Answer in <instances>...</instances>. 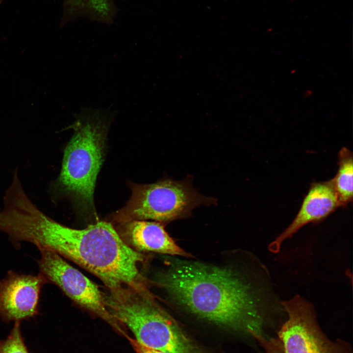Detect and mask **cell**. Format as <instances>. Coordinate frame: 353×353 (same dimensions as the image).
Wrapping results in <instances>:
<instances>
[{
    "mask_svg": "<svg viewBox=\"0 0 353 353\" xmlns=\"http://www.w3.org/2000/svg\"><path fill=\"white\" fill-rule=\"evenodd\" d=\"M20 323L15 322L6 339L0 341V353H30L22 335Z\"/></svg>",
    "mask_w": 353,
    "mask_h": 353,
    "instance_id": "cell-13",
    "label": "cell"
},
{
    "mask_svg": "<svg viewBox=\"0 0 353 353\" xmlns=\"http://www.w3.org/2000/svg\"><path fill=\"white\" fill-rule=\"evenodd\" d=\"M122 239L136 251L191 257L178 246L158 222L133 220L120 225Z\"/></svg>",
    "mask_w": 353,
    "mask_h": 353,
    "instance_id": "cell-10",
    "label": "cell"
},
{
    "mask_svg": "<svg viewBox=\"0 0 353 353\" xmlns=\"http://www.w3.org/2000/svg\"><path fill=\"white\" fill-rule=\"evenodd\" d=\"M39 250V273L47 282L57 285L74 302L105 321L121 335L126 339L129 336L126 328L108 309L104 294L96 285L57 252L46 249Z\"/></svg>",
    "mask_w": 353,
    "mask_h": 353,
    "instance_id": "cell-7",
    "label": "cell"
},
{
    "mask_svg": "<svg viewBox=\"0 0 353 353\" xmlns=\"http://www.w3.org/2000/svg\"><path fill=\"white\" fill-rule=\"evenodd\" d=\"M338 157L337 172L330 181L341 206H346L353 201V153L343 147L339 151Z\"/></svg>",
    "mask_w": 353,
    "mask_h": 353,
    "instance_id": "cell-11",
    "label": "cell"
},
{
    "mask_svg": "<svg viewBox=\"0 0 353 353\" xmlns=\"http://www.w3.org/2000/svg\"><path fill=\"white\" fill-rule=\"evenodd\" d=\"M286 319L277 330L284 353H353L349 342L330 339L321 328L313 305L300 295L281 303Z\"/></svg>",
    "mask_w": 353,
    "mask_h": 353,
    "instance_id": "cell-6",
    "label": "cell"
},
{
    "mask_svg": "<svg viewBox=\"0 0 353 353\" xmlns=\"http://www.w3.org/2000/svg\"><path fill=\"white\" fill-rule=\"evenodd\" d=\"M65 4L71 11L87 10L102 20L108 19L111 13L110 0H65Z\"/></svg>",
    "mask_w": 353,
    "mask_h": 353,
    "instance_id": "cell-12",
    "label": "cell"
},
{
    "mask_svg": "<svg viewBox=\"0 0 353 353\" xmlns=\"http://www.w3.org/2000/svg\"><path fill=\"white\" fill-rule=\"evenodd\" d=\"M233 270L197 262L173 265L158 283L195 316L240 334L269 337L277 329L267 302Z\"/></svg>",
    "mask_w": 353,
    "mask_h": 353,
    "instance_id": "cell-1",
    "label": "cell"
},
{
    "mask_svg": "<svg viewBox=\"0 0 353 353\" xmlns=\"http://www.w3.org/2000/svg\"><path fill=\"white\" fill-rule=\"evenodd\" d=\"M28 236L39 250L53 251L92 273L108 290L146 285L138 268L145 257L130 247L110 223L99 221L77 229L42 213L31 223Z\"/></svg>",
    "mask_w": 353,
    "mask_h": 353,
    "instance_id": "cell-2",
    "label": "cell"
},
{
    "mask_svg": "<svg viewBox=\"0 0 353 353\" xmlns=\"http://www.w3.org/2000/svg\"><path fill=\"white\" fill-rule=\"evenodd\" d=\"M127 339L136 353H166L157 350L147 347L139 343L134 338L129 337Z\"/></svg>",
    "mask_w": 353,
    "mask_h": 353,
    "instance_id": "cell-15",
    "label": "cell"
},
{
    "mask_svg": "<svg viewBox=\"0 0 353 353\" xmlns=\"http://www.w3.org/2000/svg\"><path fill=\"white\" fill-rule=\"evenodd\" d=\"M71 125L74 135L64 150L60 173L52 193L70 197L84 215H96L94 192L103 162L106 135L114 113L83 108Z\"/></svg>",
    "mask_w": 353,
    "mask_h": 353,
    "instance_id": "cell-3",
    "label": "cell"
},
{
    "mask_svg": "<svg viewBox=\"0 0 353 353\" xmlns=\"http://www.w3.org/2000/svg\"><path fill=\"white\" fill-rule=\"evenodd\" d=\"M6 0H0V5L2 4Z\"/></svg>",
    "mask_w": 353,
    "mask_h": 353,
    "instance_id": "cell-16",
    "label": "cell"
},
{
    "mask_svg": "<svg viewBox=\"0 0 353 353\" xmlns=\"http://www.w3.org/2000/svg\"><path fill=\"white\" fill-rule=\"evenodd\" d=\"M253 339L262 348L264 353H284L281 342L277 337H270L255 334Z\"/></svg>",
    "mask_w": 353,
    "mask_h": 353,
    "instance_id": "cell-14",
    "label": "cell"
},
{
    "mask_svg": "<svg viewBox=\"0 0 353 353\" xmlns=\"http://www.w3.org/2000/svg\"><path fill=\"white\" fill-rule=\"evenodd\" d=\"M191 182L188 178L180 181L166 178L152 184H132L129 200L112 221L120 225L149 219L162 223L187 217L200 206L217 203L215 199L197 192Z\"/></svg>",
    "mask_w": 353,
    "mask_h": 353,
    "instance_id": "cell-5",
    "label": "cell"
},
{
    "mask_svg": "<svg viewBox=\"0 0 353 353\" xmlns=\"http://www.w3.org/2000/svg\"><path fill=\"white\" fill-rule=\"evenodd\" d=\"M46 279L13 270L0 280V318L4 322L34 318L39 313L40 293Z\"/></svg>",
    "mask_w": 353,
    "mask_h": 353,
    "instance_id": "cell-8",
    "label": "cell"
},
{
    "mask_svg": "<svg viewBox=\"0 0 353 353\" xmlns=\"http://www.w3.org/2000/svg\"><path fill=\"white\" fill-rule=\"evenodd\" d=\"M341 207L330 180L313 182L303 200L300 209L290 225L269 245L270 251L279 252L282 243L310 223L322 221Z\"/></svg>",
    "mask_w": 353,
    "mask_h": 353,
    "instance_id": "cell-9",
    "label": "cell"
},
{
    "mask_svg": "<svg viewBox=\"0 0 353 353\" xmlns=\"http://www.w3.org/2000/svg\"><path fill=\"white\" fill-rule=\"evenodd\" d=\"M112 315L141 344L166 353H208L154 301L146 288L126 286L106 299Z\"/></svg>",
    "mask_w": 353,
    "mask_h": 353,
    "instance_id": "cell-4",
    "label": "cell"
}]
</instances>
